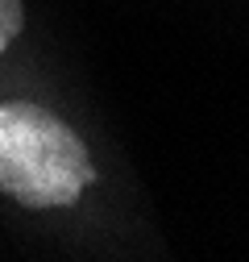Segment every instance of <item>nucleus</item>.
<instances>
[{
  "label": "nucleus",
  "instance_id": "f257e3e1",
  "mask_svg": "<svg viewBox=\"0 0 249 262\" xmlns=\"http://www.w3.org/2000/svg\"><path fill=\"white\" fill-rule=\"evenodd\" d=\"M96 179L83 142L38 104H0V191L25 208H62Z\"/></svg>",
  "mask_w": 249,
  "mask_h": 262
},
{
  "label": "nucleus",
  "instance_id": "f03ea898",
  "mask_svg": "<svg viewBox=\"0 0 249 262\" xmlns=\"http://www.w3.org/2000/svg\"><path fill=\"white\" fill-rule=\"evenodd\" d=\"M21 0H0V54H5V46L21 34Z\"/></svg>",
  "mask_w": 249,
  "mask_h": 262
}]
</instances>
